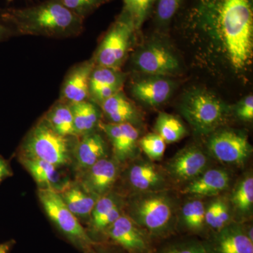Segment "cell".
<instances>
[{"label":"cell","instance_id":"obj_34","mask_svg":"<svg viewBox=\"0 0 253 253\" xmlns=\"http://www.w3.org/2000/svg\"><path fill=\"white\" fill-rule=\"evenodd\" d=\"M157 253H206L202 242L195 239L184 240L163 246Z\"/></svg>","mask_w":253,"mask_h":253},{"label":"cell","instance_id":"obj_25","mask_svg":"<svg viewBox=\"0 0 253 253\" xmlns=\"http://www.w3.org/2000/svg\"><path fill=\"white\" fill-rule=\"evenodd\" d=\"M230 203L239 220L252 217L253 210V177L248 174L236 184L231 195ZM239 221V222H240Z\"/></svg>","mask_w":253,"mask_h":253},{"label":"cell","instance_id":"obj_14","mask_svg":"<svg viewBox=\"0 0 253 253\" xmlns=\"http://www.w3.org/2000/svg\"><path fill=\"white\" fill-rule=\"evenodd\" d=\"M99 127L112 146L115 159L124 162L136 154L139 144V131L131 123H99Z\"/></svg>","mask_w":253,"mask_h":253},{"label":"cell","instance_id":"obj_24","mask_svg":"<svg viewBox=\"0 0 253 253\" xmlns=\"http://www.w3.org/2000/svg\"><path fill=\"white\" fill-rule=\"evenodd\" d=\"M72 111L75 131L77 137L94 131L99 124L100 111L92 101H82L69 104Z\"/></svg>","mask_w":253,"mask_h":253},{"label":"cell","instance_id":"obj_33","mask_svg":"<svg viewBox=\"0 0 253 253\" xmlns=\"http://www.w3.org/2000/svg\"><path fill=\"white\" fill-rule=\"evenodd\" d=\"M70 11L76 14L82 19H85L87 16L110 0H59Z\"/></svg>","mask_w":253,"mask_h":253},{"label":"cell","instance_id":"obj_8","mask_svg":"<svg viewBox=\"0 0 253 253\" xmlns=\"http://www.w3.org/2000/svg\"><path fill=\"white\" fill-rule=\"evenodd\" d=\"M208 152L219 162L241 166L249 160L252 146L244 132L232 129H217L207 142Z\"/></svg>","mask_w":253,"mask_h":253},{"label":"cell","instance_id":"obj_36","mask_svg":"<svg viewBox=\"0 0 253 253\" xmlns=\"http://www.w3.org/2000/svg\"><path fill=\"white\" fill-rule=\"evenodd\" d=\"M236 114L239 119L251 121L253 119V96L249 95L240 101L236 108Z\"/></svg>","mask_w":253,"mask_h":253},{"label":"cell","instance_id":"obj_13","mask_svg":"<svg viewBox=\"0 0 253 253\" xmlns=\"http://www.w3.org/2000/svg\"><path fill=\"white\" fill-rule=\"evenodd\" d=\"M79 183L88 192L98 198L110 192L119 174L116 159L104 158L81 172Z\"/></svg>","mask_w":253,"mask_h":253},{"label":"cell","instance_id":"obj_15","mask_svg":"<svg viewBox=\"0 0 253 253\" xmlns=\"http://www.w3.org/2000/svg\"><path fill=\"white\" fill-rule=\"evenodd\" d=\"M94 66L90 59L70 69L61 86L60 101L71 104L89 100V81Z\"/></svg>","mask_w":253,"mask_h":253},{"label":"cell","instance_id":"obj_5","mask_svg":"<svg viewBox=\"0 0 253 253\" xmlns=\"http://www.w3.org/2000/svg\"><path fill=\"white\" fill-rule=\"evenodd\" d=\"M179 108L181 115L200 134H211L217 130L229 113L228 106L220 99L202 89L188 93Z\"/></svg>","mask_w":253,"mask_h":253},{"label":"cell","instance_id":"obj_27","mask_svg":"<svg viewBox=\"0 0 253 253\" xmlns=\"http://www.w3.org/2000/svg\"><path fill=\"white\" fill-rule=\"evenodd\" d=\"M206 206L201 199L187 201L180 210L181 225L188 232L201 234L207 227L206 224Z\"/></svg>","mask_w":253,"mask_h":253},{"label":"cell","instance_id":"obj_16","mask_svg":"<svg viewBox=\"0 0 253 253\" xmlns=\"http://www.w3.org/2000/svg\"><path fill=\"white\" fill-rule=\"evenodd\" d=\"M126 177L129 185L139 192L163 191L166 178L154 164L149 161H137L128 169Z\"/></svg>","mask_w":253,"mask_h":253},{"label":"cell","instance_id":"obj_18","mask_svg":"<svg viewBox=\"0 0 253 253\" xmlns=\"http://www.w3.org/2000/svg\"><path fill=\"white\" fill-rule=\"evenodd\" d=\"M123 208V200L118 194L109 192L99 197L89 217L91 230L96 234L106 232L122 215Z\"/></svg>","mask_w":253,"mask_h":253},{"label":"cell","instance_id":"obj_42","mask_svg":"<svg viewBox=\"0 0 253 253\" xmlns=\"http://www.w3.org/2000/svg\"><path fill=\"white\" fill-rule=\"evenodd\" d=\"M7 1H14V0H7Z\"/></svg>","mask_w":253,"mask_h":253},{"label":"cell","instance_id":"obj_2","mask_svg":"<svg viewBox=\"0 0 253 253\" xmlns=\"http://www.w3.org/2000/svg\"><path fill=\"white\" fill-rule=\"evenodd\" d=\"M0 21L17 34L52 38L78 36L84 28V20L66 9L59 0L0 10Z\"/></svg>","mask_w":253,"mask_h":253},{"label":"cell","instance_id":"obj_38","mask_svg":"<svg viewBox=\"0 0 253 253\" xmlns=\"http://www.w3.org/2000/svg\"><path fill=\"white\" fill-rule=\"evenodd\" d=\"M13 172L9 163L0 156V184L5 179L12 176Z\"/></svg>","mask_w":253,"mask_h":253},{"label":"cell","instance_id":"obj_19","mask_svg":"<svg viewBox=\"0 0 253 253\" xmlns=\"http://www.w3.org/2000/svg\"><path fill=\"white\" fill-rule=\"evenodd\" d=\"M230 175L225 169H206L197 178L187 183L183 194L195 196H218L230 185Z\"/></svg>","mask_w":253,"mask_h":253},{"label":"cell","instance_id":"obj_37","mask_svg":"<svg viewBox=\"0 0 253 253\" xmlns=\"http://www.w3.org/2000/svg\"><path fill=\"white\" fill-rule=\"evenodd\" d=\"M217 199L213 201L211 204H209L208 207H206V226L212 229L213 224H214V219H215L216 214H217Z\"/></svg>","mask_w":253,"mask_h":253},{"label":"cell","instance_id":"obj_21","mask_svg":"<svg viewBox=\"0 0 253 253\" xmlns=\"http://www.w3.org/2000/svg\"><path fill=\"white\" fill-rule=\"evenodd\" d=\"M71 212L79 219H89L99 198L88 192L79 182H66L57 191Z\"/></svg>","mask_w":253,"mask_h":253},{"label":"cell","instance_id":"obj_12","mask_svg":"<svg viewBox=\"0 0 253 253\" xmlns=\"http://www.w3.org/2000/svg\"><path fill=\"white\" fill-rule=\"evenodd\" d=\"M105 234L129 253H150V236L128 215L122 214Z\"/></svg>","mask_w":253,"mask_h":253},{"label":"cell","instance_id":"obj_20","mask_svg":"<svg viewBox=\"0 0 253 253\" xmlns=\"http://www.w3.org/2000/svg\"><path fill=\"white\" fill-rule=\"evenodd\" d=\"M78 138L79 141L73 149V157L81 172L107 157V145L99 133L93 131Z\"/></svg>","mask_w":253,"mask_h":253},{"label":"cell","instance_id":"obj_35","mask_svg":"<svg viewBox=\"0 0 253 253\" xmlns=\"http://www.w3.org/2000/svg\"><path fill=\"white\" fill-rule=\"evenodd\" d=\"M231 221V208L224 200L217 199V214L212 227V231L222 229Z\"/></svg>","mask_w":253,"mask_h":253},{"label":"cell","instance_id":"obj_10","mask_svg":"<svg viewBox=\"0 0 253 253\" xmlns=\"http://www.w3.org/2000/svg\"><path fill=\"white\" fill-rule=\"evenodd\" d=\"M209 156L196 146L181 149L167 163L166 172L177 183H189L208 169Z\"/></svg>","mask_w":253,"mask_h":253},{"label":"cell","instance_id":"obj_39","mask_svg":"<svg viewBox=\"0 0 253 253\" xmlns=\"http://www.w3.org/2000/svg\"><path fill=\"white\" fill-rule=\"evenodd\" d=\"M14 34V32L9 26L0 21V42L9 39Z\"/></svg>","mask_w":253,"mask_h":253},{"label":"cell","instance_id":"obj_11","mask_svg":"<svg viewBox=\"0 0 253 253\" xmlns=\"http://www.w3.org/2000/svg\"><path fill=\"white\" fill-rule=\"evenodd\" d=\"M202 244L206 253H253V241L246 235L244 224L235 221L211 231Z\"/></svg>","mask_w":253,"mask_h":253},{"label":"cell","instance_id":"obj_17","mask_svg":"<svg viewBox=\"0 0 253 253\" xmlns=\"http://www.w3.org/2000/svg\"><path fill=\"white\" fill-rule=\"evenodd\" d=\"M131 90L133 96L141 102L149 106H159L170 97L173 83L164 76H150L134 83Z\"/></svg>","mask_w":253,"mask_h":253},{"label":"cell","instance_id":"obj_4","mask_svg":"<svg viewBox=\"0 0 253 253\" xmlns=\"http://www.w3.org/2000/svg\"><path fill=\"white\" fill-rule=\"evenodd\" d=\"M71 138L60 135L42 119L36 123L24 138L19 156L42 160L60 168L72 162Z\"/></svg>","mask_w":253,"mask_h":253},{"label":"cell","instance_id":"obj_22","mask_svg":"<svg viewBox=\"0 0 253 253\" xmlns=\"http://www.w3.org/2000/svg\"><path fill=\"white\" fill-rule=\"evenodd\" d=\"M19 161L33 176L39 189L59 191L66 182H62L59 171L54 165L38 158L19 156Z\"/></svg>","mask_w":253,"mask_h":253},{"label":"cell","instance_id":"obj_3","mask_svg":"<svg viewBox=\"0 0 253 253\" xmlns=\"http://www.w3.org/2000/svg\"><path fill=\"white\" fill-rule=\"evenodd\" d=\"M128 214L150 238L166 237L172 234L176 224V204L166 190L139 192L131 196Z\"/></svg>","mask_w":253,"mask_h":253},{"label":"cell","instance_id":"obj_30","mask_svg":"<svg viewBox=\"0 0 253 253\" xmlns=\"http://www.w3.org/2000/svg\"><path fill=\"white\" fill-rule=\"evenodd\" d=\"M123 10L126 11L132 19L136 31L144 24L146 18L154 8L156 0H123Z\"/></svg>","mask_w":253,"mask_h":253},{"label":"cell","instance_id":"obj_7","mask_svg":"<svg viewBox=\"0 0 253 253\" xmlns=\"http://www.w3.org/2000/svg\"><path fill=\"white\" fill-rule=\"evenodd\" d=\"M38 196L50 220L73 244L84 251H91L95 243L78 219L70 211L57 191L39 189Z\"/></svg>","mask_w":253,"mask_h":253},{"label":"cell","instance_id":"obj_41","mask_svg":"<svg viewBox=\"0 0 253 253\" xmlns=\"http://www.w3.org/2000/svg\"><path fill=\"white\" fill-rule=\"evenodd\" d=\"M92 253H109L105 252V251H97V252H94Z\"/></svg>","mask_w":253,"mask_h":253},{"label":"cell","instance_id":"obj_23","mask_svg":"<svg viewBox=\"0 0 253 253\" xmlns=\"http://www.w3.org/2000/svg\"><path fill=\"white\" fill-rule=\"evenodd\" d=\"M99 105L109 123L134 125L139 118L135 106L122 91H118Z\"/></svg>","mask_w":253,"mask_h":253},{"label":"cell","instance_id":"obj_9","mask_svg":"<svg viewBox=\"0 0 253 253\" xmlns=\"http://www.w3.org/2000/svg\"><path fill=\"white\" fill-rule=\"evenodd\" d=\"M132 61L138 71L151 76L166 77L180 68L179 60L172 51L158 43H150L138 50Z\"/></svg>","mask_w":253,"mask_h":253},{"label":"cell","instance_id":"obj_32","mask_svg":"<svg viewBox=\"0 0 253 253\" xmlns=\"http://www.w3.org/2000/svg\"><path fill=\"white\" fill-rule=\"evenodd\" d=\"M139 146L152 161L161 160L166 149V141L157 133H149L143 136L139 139Z\"/></svg>","mask_w":253,"mask_h":253},{"label":"cell","instance_id":"obj_26","mask_svg":"<svg viewBox=\"0 0 253 253\" xmlns=\"http://www.w3.org/2000/svg\"><path fill=\"white\" fill-rule=\"evenodd\" d=\"M57 134L66 137H77L72 111L67 103L59 101L42 118Z\"/></svg>","mask_w":253,"mask_h":253},{"label":"cell","instance_id":"obj_28","mask_svg":"<svg viewBox=\"0 0 253 253\" xmlns=\"http://www.w3.org/2000/svg\"><path fill=\"white\" fill-rule=\"evenodd\" d=\"M156 130L168 144L177 142L186 135L185 126L179 118L169 113H161L156 122Z\"/></svg>","mask_w":253,"mask_h":253},{"label":"cell","instance_id":"obj_6","mask_svg":"<svg viewBox=\"0 0 253 253\" xmlns=\"http://www.w3.org/2000/svg\"><path fill=\"white\" fill-rule=\"evenodd\" d=\"M136 32L132 19L123 9L106 32L91 58L95 66L121 69Z\"/></svg>","mask_w":253,"mask_h":253},{"label":"cell","instance_id":"obj_31","mask_svg":"<svg viewBox=\"0 0 253 253\" xmlns=\"http://www.w3.org/2000/svg\"><path fill=\"white\" fill-rule=\"evenodd\" d=\"M184 1V0H156L155 3L156 23L161 26L169 24L180 10Z\"/></svg>","mask_w":253,"mask_h":253},{"label":"cell","instance_id":"obj_40","mask_svg":"<svg viewBox=\"0 0 253 253\" xmlns=\"http://www.w3.org/2000/svg\"><path fill=\"white\" fill-rule=\"evenodd\" d=\"M14 241H9L0 244V253H9L14 246Z\"/></svg>","mask_w":253,"mask_h":253},{"label":"cell","instance_id":"obj_1","mask_svg":"<svg viewBox=\"0 0 253 253\" xmlns=\"http://www.w3.org/2000/svg\"><path fill=\"white\" fill-rule=\"evenodd\" d=\"M184 26L210 56L234 73L244 72L253 55V0H193Z\"/></svg>","mask_w":253,"mask_h":253},{"label":"cell","instance_id":"obj_29","mask_svg":"<svg viewBox=\"0 0 253 253\" xmlns=\"http://www.w3.org/2000/svg\"><path fill=\"white\" fill-rule=\"evenodd\" d=\"M126 76L121 69L94 66L89 81V94L103 86L122 89Z\"/></svg>","mask_w":253,"mask_h":253}]
</instances>
